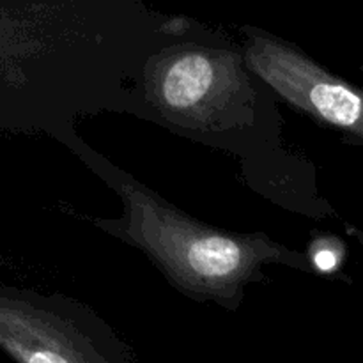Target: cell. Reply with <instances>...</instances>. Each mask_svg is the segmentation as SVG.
I'll list each match as a JSON object with an SVG mask.
<instances>
[{
  "instance_id": "obj_1",
  "label": "cell",
  "mask_w": 363,
  "mask_h": 363,
  "mask_svg": "<svg viewBox=\"0 0 363 363\" xmlns=\"http://www.w3.org/2000/svg\"><path fill=\"white\" fill-rule=\"evenodd\" d=\"M126 230L131 243L183 289L206 298H238L240 287L284 248L264 238L238 236L202 225L144 190L124 184Z\"/></svg>"
},
{
  "instance_id": "obj_2",
  "label": "cell",
  "mask_w": 363,
  "mask_h": 363,
  "mask_svg": "<svg viewBox=\"0 0 363 363\" xmlns=\"http://www.w3.org/2000/svg\"><path fill=\"white\" fill-rule=\"evenodd\" d=\"M0 350L18 363H137L94 314L55 298L0 294Z\"/></svg>"
},
{
  "instance_id": "obj_3",
  "label": "cell",
  "mask_w": 363,
  "mask_h": 363,
  "mask_svg": "<svg viewBox=\"0 0 363 363\" xmlns=\"http://www.w3.org/2000/svg\"><path fill=\"white\" fill-rule=\"evenodd\" d=\"M248 66L303 112L363 142V91L339 80L300 52L269 38H254Z\"/></svg>"
},
{
  "instance_id": "obj_4",
  "label": "cell",
  "mask_w": 363,
  "mask_h": 363,
  "mask_svg": "<svg viewBox=\"0 0 363 363\" xmlns=\"http://www.w3.org/2000/svg\"><path fill=\"white\" fill-rule=\"evenodd\" d=\"M147 82L158 108L194 124L213 123L245 85L236 57L204 46L163 52Z\"/></svg>"
},
{
  "instance_id": "obj_5",
  "label": "cell",
  "mask_w": 363,
  "mask_h": 363,
  "mask_svg": "<svg viewBox=\"0 0 363 363\" xmlns=\"http://www.w3.org/2000/svg\"><path fill=\"white\" fill-rule=\"evenodd\" d=\"M344 259V248L339 240H321L315 241L311 252V264L319 273H333L340 266Z\"/></svg>"
}]
</instances>
